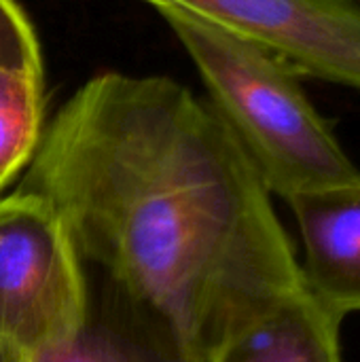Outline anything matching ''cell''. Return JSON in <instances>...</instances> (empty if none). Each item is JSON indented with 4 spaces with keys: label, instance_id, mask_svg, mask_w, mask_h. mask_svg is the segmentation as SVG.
<instances>
[{
    "label": "cell",
    "instance_id": "5b68a950",
    "mask_svg": "<svg viewBox=\"0 0 360 362\" xmlns=\"http://www.w3.org/2000/svg\"><path fill=\"white\" fill-rule=\"evenodd\" d=\"M289 206L303 240L308 291L339 318L360 312V182L303 193Z\"/></svg>",
    "mask_w": 360,
    "mask_h": 362
},
{
    "label": "cell",
    "instance_id": "ba28073f",
    "mask_svg": "<svg viewBox=\"0 0 360 362\" xmlns=\"http://www.w3.org/2000/svg\"><path fill=\"white\" fill-rule=\"evenodd\" d=\"M45 132L42 64L0 59V197L25 174Z\"/></svg>",
    "mask_w": 360,
    "mask_h": 362
},
{
    "label": "cell",
    "instance_id": "52a82bcc",
    "mask_svg": "<svg viewBox=\"0 0 360 362\" xmlns=\"http://www.w3.org/2000/svg\"><path fill=\"white\" fill-rule=\"evenodd\" d=\"M87 320L74 341L62 352L23 362H206L106 280L87 272Z\"/></svg>",
    "mask_w": 360,
    "mask_h": 362
},
{
    "label": "cell",
    "instance_id": "7a4b0ae2",
    "mask_svg": "<svg viewBox=\"0 0 360 362\" xmlns=\"http://www.w3.org/2000/svg\"><path fill=\"white\" fill-rule=\"evenodd\" d=\"M161 15L193 59L210 106L269 195L291 202L303 193L360 182V170L286 62L191 15Z\"/></svg>",
    "mask_w": 360,
    "mask_h": 362
},
{
    "label": "cell",
    "instance_id": "9c48e42d",
    "mask_svg": "<svg viewBox=\"0 0 360 362\" xmlns=\"http://www.w3.org/2000/svg\"><path fill=\"white\" fill-rule=\"evenodd\" d=\"M0 59L42 64L34 25L17 0H0Z\"/></svg>",
    "mask_w": 360,
    "mask_h": 362
},
{
    "label": "cell",
    "instance_id": "8992f818",
    "mask_svg": "<svg viewBox=\"0 0 360 362\" xmlns=\"http://www.w3.org/2000/svg\"><path fill=\"white\" fill-rule=\"evenodd\" d=\"M339 322L303 284L236 327L206 362H342Z\"/></svg>",
    "mask_w": 360,
    "mask_h": 362
},
{
    "label": "cell",
    "instance_id": "30bf717a",
    "mask_svg": "<svg viewBox=\"0 0 360 362\" xmlns=\"http://www.w3.org/2000/svg\"><path fill=\"white\" fill-rule=\"evenodd\" d=\"M0 362H23L19 356H15V354H11L8 350H4V348H0Z\"/></svg>",
    "mask_w": 360,
    "mask_h": 362
},
{
    "label": "cell",
    "instance_id": "3957f363",
    "mask_svg": "<svg viewBox=\"0 0 360 362\" xmlns=\"http://www.w3.org/2000/svg\"><path fill=\"white\" fill-rule=\"evenodd\" d=\"M87 310V272L62 216L34 191L2 195L0 348L21 361L62 352Z\"/></svg>",
    "mask_w": 360,
    "mask_h": 362
},
{
    "label": "cell",
    "instance_id": "6da1fadb",
    "mask_svg": "<svg viewBox=\"0 0 360 362\" xmlns=\"http://www.w3.org/2000/svg\"><path fill=\"white\" fill-rule=\"evenodd\" d=\"M19 187L55 208L87 272L202 361L303 286L252 163L210 102L174 78L83 83L45 125Z\"/></svg>",
    "mask_w": 360,
    "mask_h": 362
},
{
    "label": "cell",
    "instance_id": "277c9868",
    "mask_svg": "<svg viewBox=\"0 0 360 362\" xmlns=\"http://www.w3.org/2000/svg\"><path fill=\"white\" fill-rule=\"evenodd\" d=\"M255 42L299 76L360 89V6L352 0H144Z\"/></svg>",
    "mask_w": 360,
    "mask_h": 362
}]
</instances>
